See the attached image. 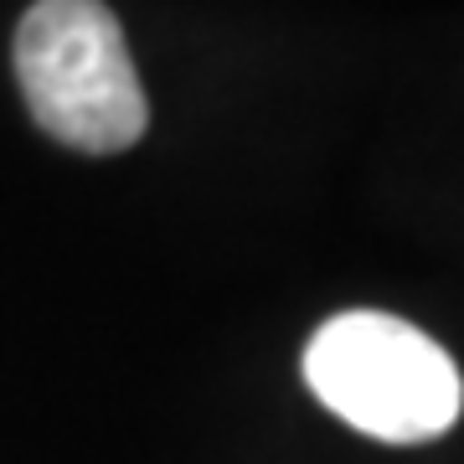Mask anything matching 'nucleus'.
<instances>
[{
	"label": "nucleus",
	"instance_id": "nucleus-1",
	"mask_svg": "<svg viewBox=\"0 0 464 464\" xmlns=\"http://www.w3.org/2000/svg\"><path fill=\"white\" fill-rule=\"evenodd\" d=\"M16 78L36 124L83 155H119L150 124L124 26L103 0H36L16 26Z\"/></svg>",
	"mask_w": 464,
	"mask_h": 464
},
{
	"label": "nucleus",
	"instance_id": "nucleus-2",
	"mask_svg": "<svg viewBox=\"0 0 464 464\" xmlns=\"http://www.w3.org/2000/svg\"><path fill=\"white\" fill-rule=\"evenodd\" d=\"M304 382L341 423L382 444H429L464 408L459 366L433 335L382 310H346L304 346Z\"/></svg>",
	"mask_w": 464,
	"mask_h": 464
}]
</instances>
